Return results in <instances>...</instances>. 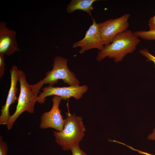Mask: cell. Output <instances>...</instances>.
Listing matches in <instances>:
<instances>
[{"instance_id":"cell-16","label":"cell","mask_w":155,"mask_h":155,"mask_svg":"<svg viewBox=\"0 0 155 155\" xmlns=\"http://www.w3.org/2000/svg\"><path fill=\"white\" fill-rule=\"evenodd\" d=\"M4 60V55H0V78L1 79L2 78L5 71Z\"/></svg>"},{"instance_id":"cell-17","label":"cell","mask_w":155,"mask_h":155,"mask_svg":"<svg viewBox=\"0 0 155 155\" xmlns=\"http://www.w3.org/2000/svg\"><path fill=\"white\" fill-rule=\"evenodd\" d=\"M119 143V144H121L123 145H124L127 146V147H128L131 150H132L133 151H134L137 152L140 154H143L144 155H155V154H151L148 152H146L140 150L136 149L133 148L131 146L128 145L122 142H120Z\"/></svg>"},{"instance_id":"cell-3","label":"cell","mask_w":155,"mask_h":155,"mask_svg":"<svg viewBox=\"0 0 155 155\" xmlns=\"http://www.w3.org/2000/svg\"><path fill=\"white\" fill-rule=\"evenodd\" d=\"M68 60L60 56L54 58L53 68L51 71H47L46 77L37 83L31 85L32 90L37 95L44 84H49L53 86L59 80L70 86L79 85L80 82L73 73L71 71L67 65Z\"/></svg>"},{"instance_id":"cell-13","label":"cell","mask_w":155,"mask_h":155,"mask_svg":"<svg viewBox=\"0 0 155 155\" xmlns=\"http://www.w3.org/2000/svg\"><path fill=\"white\" fill-rule=\"evenodd\" d=\"M3 137L0 136V155H7L8 146L7 142L3 140Z\"/></svg>"},{"instance_id":"cell-15","label":"cell","mask_w":155,"mask_h":155,"mask_svg":"<svg viewBox=\"0 0 155 155\" xmlns=\"http://www.w3.org/2000/svg\"><path fill=\"white\" fill-rule=\"evenodd\" d=\"M70 150L71 151L72 155H87L80 149L79 144L73 145L71 147Z\"/></svg>"},{"instance_id":"cell-2","label":"cell","mask_w":155,"mask_h":155,"mask_svg":"<svg viewBox=\"0 0 155 155\" xmlns=\"http://www.w3.org/2000/svg\"><path fill=\"white\" fill-rule=\"evenodd\" d=\"M64 128L61 131H53L55 141L61 146L63 150H70L73 145L79 144L84 136L86 129L82 117L74 113H65Z\"/></svg>"},{"instance_id":"cell-12","label":"cell","mask_w":155,"mask_h":155,"mask_svg":"<svg viewBox=\"0 0 155 155\" xmlns=\"http://www.w3.org/2000/svg\"><path fill=\"white\" fill-rule=\"evenodd\" d=\"M139 38L147 40H155V30L148 31L139 30L133 32Z\"/></svg>"},{"instance_id":"cell-18","label":"cell","mask_w":155,"mask_h":155,"mask_svg":"<svg viewBox=\"0 0 155 155\" xmlns=\"http://www.w3.org/2000/svg\"><path fill=\"white\" fill-rule=\"evenodd\" d=\"M148 25L150 30H155V15L151 18L149 20Z\"/></svg>"},{"instance_id":"cell-5","label":"cell","mask_w":155,"mask_h":155,"mask_svg":"<svg viewBox=\"0 0 155 155\" xmlns=\"http://www.w3.org/2000/svg\"><path fill=\"white\" fill-rule=\"evenodd\" d=\"M130 16V14L126 13L116 18L108 19L98 23L104 47L111 43L116 35L127 30Z\"/></svg>"},{"instance_id":"cell-11","label":"cell","mask_w":155,"mask_h":155,"mask_svg":"<svg viewBox=\"0 0 155 155\" xmlns=\"http://www.w3.org/2000/svg\"><path fill=\"white\" fill-rule=\"evenodd\" d=\"M96 0H72L67 5L66 11L71 13L77 10L86 12L92 16L91 11L93 9L92 5Z\"/></svg>"},{"instance_id":"cell-9","label":"cell","mask_w":155,"mask_h":155,"mask_svg":"<svg viewBox=\"0 0 155 155\" xmlns=\"http://www.w3.org/2000/svg\"><path fill=\"white\" fill-rule=\"evenodd\" d=\"M19 70L16 65L12 66L10 70V87L5 104L2 106L1 110L0 125L7 124L10 117L9 111V107L16 100H18L16 94L18 90L17 85L18 81Z\"/></svg>"},{"instance_id":"cell-8","label":"cell","mask_w":155,"mask_h":155,"mask_svg":"<svg viewBox=\"0 0 155 155\" xmlns=\"http://www.w3.org/2000/svg\"><path fill=\"white\" fill-rule=\"evenodd\" d=\"M61 100L58 96H54L52 99L53 105L52 108L49 111L44 112L41 117L40 128H52L58 131L63 130L64 119H63L61 114V111L59 107Z\"/></svg>"},{"instance_id":"cell-10","label":"cell","mask_w":155,"mask_h":155,"mask_svg":"<svg viewBox=\"0 0 155 155\" xmlns=\"http://www.w3.org/2000/svg\"><path fill=\"white\" fill-rule=\"evenodd\" d=\"M16 32L9 29L5 22L0 23V55L9 56L18 49Z\"/></svg>"},{"instance_id":"cell-19","label":"cell","mask_w":155,"mask_h":155,"mask_svg":"<svg viewBox=\"0 0 155 155\" xmlns=\"http://www.w3.org/2000/svg\"><path fill=\"white\" fill-rule=\"evenodd\" d=\"M148 140L155 141V128H154L152 132L147 136Z\"/></svg>"},{"instance_id":"cell-6","label":"cell","mask_w":155,"mask_h":155,"mask_svg":"<svg viewBox=\"0 0 155 155\" xmlns=\"http://www.w3.org/2000/svg\"><path fill=\"white\" fill-rule=\"evenodd\" d=\"M88 89V87L86 85L71 86L61 87L49 86L43 88L42 92L38 96L37 102L40 104L44 103L46 98L53 95L58 96L62 99L65 100L71 97L79 100L87 91Z\"/></svg>"},{"instance_id":"cell-7","label":"cell","mask_w":155,"mask_h":155,"mask_svg":"<svg viewBox=\"0 0 155 155\" xmlns=\"http://www.w3.org/2000/svg\"><path fill=\"white\" fill-rule=\"evenodd\" d=\"M92 23L86 31L84 38L74 43L72 47H80L79 53L82 54L85 51L92 49H97L99 51L104 48V44L101 36L98 23L92 17Z\"/></svg>"},{"instance_id":"cell-14","label":"cell","mask_w":155,"mask_h":155,"mask_svg":"<svg viewBox=\"0 0 155 155\" xmlns=\"http://www.w3.org/2000/svg\"><path fill=\"white\" fill-rule=\"evenodd\" d=\"M139 52L142 55L146 57L149 61L153 62L155 66V56L150 53L148 49L145 48L141 49L139 51Z\"/></svg>"},{"instance_id":"cell-4","label":"cell","mask_w":155,"mask_h":155,"mask_svg":"<svg viewBox=\"0 0 155 155\" xmlns=\"http://www.w3.org/2000/svg\"><path fill=\"white\" fill-rule=\"evenodd\" d=\"M18 81L20 92L16 111L10 116L7 124L9 130L11 129L15 121L23 112L26 111L31 113L34 112L35 105L38 100V96L33 92L31 85L29 84L26 80L24 73L21 70H19L18 71Z\"/></svg>"},{"instance_id":"cell-1","label":"cell","mask_w":155,"mask_h":155,"mask_svg":"<svg viewBox=\"0 0 155 155\" xmlns=\"http://www.w3.org/2000/svg\"><path fill=\"white\" fill-rule=\"evenodd\" d=\"M140 42L133 32L127 30L116 35L110 44L99 51L96 60L100 62L107 57L113 59L116 63L122 61L127 54L135 50Z\"/></svg>"}]
</instances>
